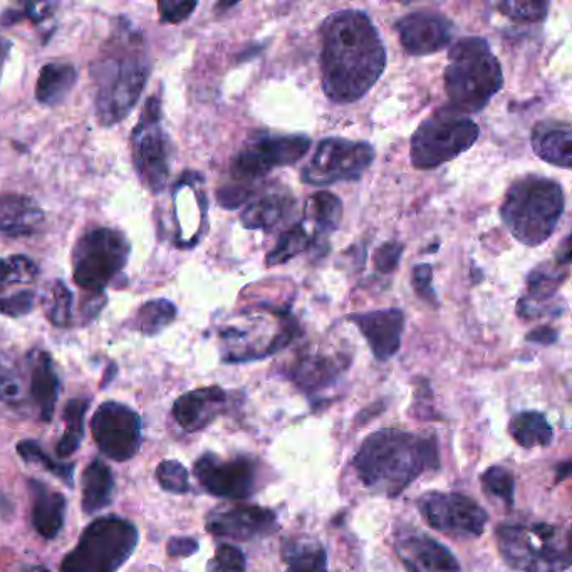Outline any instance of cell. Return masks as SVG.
Here are the masks:
<instances>
[{
  "label": "cell",
  "mask_w": 572,
  "mask_h": 572,
  "mask_svg": "<svg viewBox=\"0 0 572 572\" xmlns=\"http://www.w3.org/2000/svg\"><path fill=\"white\" fill-rule=\"evenodd\" d=\"M177 306L168 299H153L143 304L135 316V329L145 336H156L177 318Z\"/></svg>",
  "instance_id": "obj_36"
},
{
  "label": "cell",
  "mask_w": 572,
  "mask_h": 572,
  "mask_svg": "<svg viewBox=\"0 0 572 572\" xmlns=\"http://www.w3.org/2000/svg\"><path fill=\"white\" fill-rule=\"evenodd\" d=\"M375 148L366 141L326 138L302 168L301 180L311 187L354 182L375 162Z\"/></svg>",
  "instance_id": "obj_13"
},
{
  "label": "cell",
  "mask_w": 572,
  "mask_h": 572,
  "mask_svg": "<svg viewBox=\"0 0 572 572\" xmlns=\"http://www.w3.org/2000/svg\"><path fill=\"white\" fill-rule=\"evenodd\" d=\"M416 505L428 526L453 539L482 536L489 520L487 512L474 499L457 492H428Z\"/></svg>",
  "instance_id": "obj_14"
},
{
  "label": "cell",
  "mask_w": 572,
  "mask_h": 572,
  "mask_svg": "<svg viewBox=\"0 0 572 572\" xmlns=\"http://www.w3.org/2000/svg\"><path fill=\"white\" fill-rule=\"evenodd\" d=\"M193 472L208 494L224 499H249L257 485V465L250 457L224 460L215 453H203Z\"/></svg>",
  "instance_id": "obj_16"
},
{
  "label": "cell",
  "mask_w": 572,
  "mask_h": 572,
  "mask_svg": "<svg viewBox=\"0 0 572 572\" xmlns=\"http://www.w3.org/2000/svg\"><path fill=\"white\" fill-rule=\"evenodd\" d=\"M557 262V260H556ZM562 266L557 262L556 267L542 266L537 267L527 277V294L517 302V314L520 318L536 319L541 318L544 314L542 304L549 301L557 289L561 287L562 281L566 279L567 269H559Z\"/></svg>",
  "instance_id": "obj_27"
},
{
  "label": "cell",
  "mask_w": 572,
  "mask_h": 572,
  "mask_svg": "<svg viewBox=\"0 0 572 572\" xmlns=\"http://www.w3.org/2000/svg\"><path fill=\"white\" fill-rule=\"evenodd\" d=\"M527 341L537 344H554L557 341V331L549 326H541L527 334Z\"/></svg>",
  "instance_id": "obj_52"
},
{
  "label": "cell",
  "mask_w": 572,
  "mask_h": 572,
  "mask_svg": "<svg viewBox=\"0 0 572 572\" xmlns=\"http://www.w3.org/2000/svg\"><path fill=\"white\" fill-rule=\"evenodd\" d=\"M44 224V212L32 198L7 193L0 195V234L27 237Z\"/></svg>",
  "instance_id": "obj_25"
},
{
  "label": "cell",
  "mask_w": 572,
  "mask_h": 572,
  "mask_svg": "<svg viewBox=\"0 0 572 572\" xmlns=\"http://www.w3.org/2000/svg\"><path fill=\"white\" fill-rule=\"evenodd\" d=\"M245 556L239 547L220 544L212 561L207 564V572H245Z\"/></svg>",
  "instance_id": "obj_43"
},
{
  "label": "cell",
  "mask_w": 572,
  "mask_h": 572,
  "mask_svg": "<svg viewBox=\"0 0 572 572\" xmlns=\"http://www.w3.org/2000/svg\"><path fill=\"white\" fill-rule=\"evenodd\" d=\"M499 11L512 21L520 24H534L544 21L549 12V2L532 0V2H502Z\"/></svg>",
  "instance_id": "obj_41"
},
{
  "label": "cell",
  "mask_w": 572,
  "mask_h": 572,
  "mask_svg": "<svg viewBox=\"0 0 572 572\" xmlns=\"http://www.w3.org/2000/svg\"><path fill=\"white\" fill-rule=\"evenodd\" d=\"M91 296L93 297L81 307L84 314H86V321H91V319L96 318L99 312H101V307L104 306V302H106V297H104L103 292H93Z\"/></svg>",
  "instance_id": "obj_53"
},
{
  "label": "cell",
  "mask_w": 572,
  "mask_h": 572,
  "mask_svg": "<svg viewBox=\"0 0 572 572\" xmlns=\"http://www.w3.org/2000/svg\"><path fill=\"white\" fill-rule=\"evenodd\" d=\"M321 79L329 101L356 103L386 68V46L363 11L334 12L321 24Z\"/></svg>",
  "instance_id": "obj_1"
},
{
  "label": "cell",
  "mask_w": 572,
  "mask_h": 572,
  "mask_svg": "<svg viewBox=\"0 0 572 572\" xmlns=\"http://www.w3.org/2000/svg\"><path fill=\"white\" fill-rule=\"evenodd\" d=\"M94 442L106 457L126 462L141 447V418L130 406L116 401L99 405L91 422Z\"/></svg>",
  "instance_id": "obj_15"
},
{
  "label": "cell",
  "mask_w": 572,
  "mask_h": 572,
  "mask_svg": "<svg viewBox=\"0 0 572 572\" xmlns=\"http://www.w3.org/2000/svg\"><path fill=\"white\" fill-rule=\"evenodd\" d=\"M254 187H245V185H234V187L220 188L217 192V200H219L220 207L234 208L240 207L242 203L249 202L250 198L254 197Z\"/></svg>",
  "instance_id": "obj_49"
},
{
  "label": "cell",
  "mask_w": 572,
  "mask_h": 572,
  "mask_svg": "<svg viewBox=\"0 0 572 572\" xmlns=\"http://www.w3.org/2000/svg\"><path fill=\"white\" fill-rule=\"evenodd\" d=\"M17 453L21 455L22 460L27 463H37L41 467L46 468L47 472L56 475L58 479L63 480L68 487H74V465L73 463H59L52 460L44 448L34 440H22L17 443Z\"/></svg>",
  "instance_id": "obj_38"
},
{
  "label": "cell",
  "mask_w": 572,
  "mask_h": 572,
  "mask_svg": "<svg viewBox=\"0 0 572 572\" xmlns=\"http://www.w3.org/2000/svg\"><path fill=\"white\" fill-rule=\"evenodd\" d=\"M480 482H482V489L489 497L502 500L507 507L514 505L515 479L507 468L500 467V465L487 468Z\"/></svg>",
  "instance_id": "obj_39"
},
{
  "label": "cell",
  "mask_w": 572,
  "mask_h": 572,
  "mask_svg": "<svg viewBox=\"0 0 572 572\" xmlns=\"http://www.w3.org/2000/svg\"><path fill=\"white\" fill-rule=\"evenodd\" d=\"M229 396L220 386H207L188 391L173 405V416L178 425L193 433L208 427L227 408Z\"/></svg>",
  "instance_id": "obj_22"
},
{
  "label": "cell",
  "mask_w": 572,
  "mask_h": 572,
  "mask_svg": "<svg viewBox=\"0 0 572 572\" xmlns=\"http://www.w3.org/2000/svg\"><path fill=\"white\" fill-rule=\"evenodd\" d=\"M89 408L88 398H74L68 401L64 408V428L63 438L59 440L56 452L59 457L68 458L73 453L78 452L79 445L84 438V416Z\"/></svg>",
  "instance_id": "obj_35"
},
{
  "label": "cell",
  "mask_w": 572,
  "mask_h": 572,
  "mask_svg": "<svg viewBox=\"0 0 572 572\" xmlns=\"http://www.w3.org/2000/svg\"><path fill=\"white\" fill-rule=\"evenodd\" d=\"M403 245L400 242H386L375 252V267L380 274H391L400 266Z\"/></svg>",
  "instance_id": "obj_46"
},
{
  "label": "cell",
  "mask_w": 572,
  "mask_h": 572,
  "mask_svg": "<svg viewBox=\"0 0 572 572\" xmlns=\"http://www.w3.org/2000/svg\"><path fill=\"white\" fill-rule=\"evenodd\" d=\"M21 398V383L16 373L0 359V401L16 403Z\"/></svg>",
  "instance_id": "obj_48"
},
{
  "label": "cell",
  "mask_w": 572,
  "mask_h": 572,
  "mask_svg": "<svg viewBox=\"0 0 572 572\" xmlns=\"http://www.w3.org/2000/svg\"><path fill=\"white\" fill-rule=\"evenodd\" d=\"M250 318L252 326L222 331L225 363H244L267 358L286 348L301 333L299 324L289 311L264 307V316L252 314Z\"/></svg>",
  "instance_id": "obj_10"
},
{
  "label": "cell",
  "mask_w": 572,
  "mask_h": 572,
  "mask_svg": "<svg viewBox=\"0 0 572 572\" xmlns=\"http://www.w3.org/2000/svg\"><path fill=\"white\" fill-rule=\"evenodd\" d=\"M207 531L215 537L234 541H252L272 536L279 529L277 515L259 505H235L229 509L210 512L205 522Z\"/></svg>",
  "instance_id": "obj_17"
},
{
  "label": "cell",
  "mask_w": 572,
  "mask_h": 572,
  "mask_svg": "<svg viewBox=\"0 0 572 572\" xmlns=\"http://www.w3.org/2000/svg\"><path fill=\"white\" fill-rule=\"evenodd\" d=\"M46 318L56 328H68L71 324V311H73V292L63 281H52L44 292L42 301Z\"/></svg>",
  "instance_id": "obj_37"
},
{
  "label": "cell",
  "mask_w": 572,
  "mask_h": 572,
  "mask_svg": "<svg viewBox=\"0 0 572 572\" xmlns=\"http://www.w3.org/2000/svg\"><path fill=\"white\" fill-rule=\"evenodd\" d=\"M39 276V267L26 255H11L0 259V282L6 284H31Z\"/></svg>",
  "instance_id": "obj_40"
},
{
  "label": "cell",
  "mask_w": 572,
  "mask_h": 572,
  "mask_svg": "<svg viewBox=\"0 0 572 572\" xmlns=\"http://www.w3.org/2000/svg\"><path fill=\"white\" fill-rule=\"evenodd\" d=\"M296 197L286 187H271L249 200L240 222L249 230H272L286 224L296 212Z\"/></svg>",
  "instance_id": "obj_23"
},
{
  "label": "cell",
  "mask_w": 572,
  "mask_h": 572,
  "mask_svg": "<svg viewBox=\"0 0 572 572\" xmlns=\"http://www.w3.org/2000/svg\"><path fill=\"white\" fill-rule=\"evenodd\" d=\"M569 472H571V463H559V468H557V479H566V477H569Z\"/></svg>",
  "instance_id": "obj_55"
},
{
  "label": "cell",
  "mask_w": 572,
  "mask_h": 572,
  "mask_svg": "<svg viewBox=\"0 0 572 572\" xmlns=\"http://www.w3.org/2000/svg\"><path fill=\"white\" fill-rule=\"evenodd\" d=\"M509 433L522 448L547 447L551 445L552 427L541 411H520L510 420Z\"/></svg>",
  "instance_id": "obj_33"
},
{
  "label": "cell",
  "mask_w": 572,
  "mask_h": 572,
  "mask_svg": "<svg viewBox=\"0 0 572 572\" xmlns=\"http://www.w3.org/2000/svg\"><path fill=\"white\" fill-rule=\"evenodd\" d=\"M505 564L519 572H566L572 564L571 532L546 522L500 524L495 531Z\"/></svg>",
  "instance_id": "obj_6"
},
{
  "label": "cell",
  "mask_w": 572,
  "mask_h": 572,
  "mask_svg": "<svg viewBox=\"0 0 572 572\" xmlns=\"http://www.w3.org/2000/svg\"><path fill=\"white\" fill-rule=\"evenodd\" d=\"M341 217H343V203L339 197L321 190L307 200L302 220L312 230V234L316 235L318 242H321L323 237L338 229Z\"/></svg>",
  "instance_id": "obj_30"
},
{
  "label": "cell",
  "mask_w": 572,
  "mask_h": 572,
  "mask_svg": "<svg viewBox=\"0 0 572 572\" xmlns=\"http://www.w3.org/2000/svg\"><path fill=\"white\" fill-rule=\"evenodd\" d=\"M479 136V125L470 116L442 108L423 120L411 136V165L423 172L435 170L470 150Z\"/></svg>",
  "instance_id": "obj_8"
},
{
  "label": "cell",
  "mask_w": 572,
  "mask_h": 572,
  "mask_svg": "<svg viewBox=\"0 0 572 572\" xmlns=\"http://www.w3.org/2000/svg\"><path fill=\"white\" fill-rule=\"evenodd\" d=\"M198 551V542L192 537H172L167 544L168 556L190 557Z\"/></svg>",
  "instance_id": "obj_50"
},
{
  "label": "cell",
  "mask_w": 572,
  "mask_h": 572,
  "mask_svg": "<svg viewBox=\"0 0 572 572\" xmlns=\"http://www.w3.org/2000/svg\"><path fill=\"white\" fill-rule=\"evenodd\" d=\"M130 250V242L120 230H89L74 245V282L86 291L103 292L125 269Z\"/></svg>",
  "instance_id": "obj_9"
},
{
  "label": "cell",
  "mask_w": 572,
  "mask_h": 572,
  "mask_svg": "<svg viewBox=\"0 0 572 572\" xmlns=\"http://www.w3.org/2000/svg\"><path fill=\"white\" fill-rule=\"evenodd\" d=\"M115 495V477L111 468L103 460H93L83 474V510L94 514L113 502Z\"/></svg>",
  "instance_id": "obj_29"
},
{
  "label": "cell",
  "mask_w": 572,
  "mask_h": 572,
  "mask_svg": "<svg viewBox=\"0 0 572 572\" xmlns=\"http://www.w3.org/2000/svg\"><path fill=\"white\" fill-rule=\"evenodd\" d=\"M34 302L36 296L31 291H22L12 297H0V314L9 318H21L32 311Z\"/></svg>",
  "instance_id": "obj_45"
},
{
  "label": "cell",
  "mask_w": 572,
  "mask_h": 572,
  "mask_svg": "<svg viewBox=\"0 0 572 572\" xmlns=\"http://www.w3.org/2000/svg\"><path fill=\"white\" fill-rule=\"evenodd\" d=\"M286 572H329L328 554L318 541L287 539L282 546Z\"/></svg>",
  "instance_id": "obj_32"
},
{
  "label": "cell",
  "mask_w": 572,
  "mask_h": 572,
  "mask_svg": "<svg viewBox=\"0 0 572 572\" xmlns=\"http://www.w3.org/2000/svg\"><path fill=\"white\" fill-rule=\"evenodd\" d=\"M150 73L151 61L143 37L123 22L91 66L96 116L101 125H118L130 115Z\"/></svg>",
  "instance_id": "obj_3"
},
{
  "label": "cell",
  "mask_w": 572,
  "mask_h": 572,
  "mask_svg": "<svg viewBox=\"0 0 572 572\" xmlns=\"http://www.w3.org/2000/svg\"><path fill=\"white\" fill-rule=\"evenodd\" d=\"M156 480L170 494H187L190 490L187 468L177 460H165L156 468Z\"/></svg>",
  "instance_id": "obj_42"
},
{
  "label": "cell",
  "mask_w": 572,
  "mask_h": 572,
  "mask_svg": "<svg viewBox=\"0 0 572 572\" xmlns=\"http://www.w3.org/2000/svg\"><path fill=\"white\" fill-rule=\"evenodd\" d=\"M401 46L411 56H430L452 44L455 24L440 12H411L396 22Z\"/></svg>",
  "instance_id": "obj_18"
},
{
  "label": "cell",
  "mask_w": 572,
  "mask_h": 572,
  "mask_svg": "<svg viewBox=\"0 0 572 572\" xmlns=\"http://www.w3.org/2000/svg\"><path fill=\"white\" fill-rule=\"evenodd\" d=\"M443 86L450 108L474 115L487 108L504 86V74L489 42L482 37L458 39L448 51Z\"/></svg>",
  "instance_id": "obj_4"
},
{
  "label": "cell",
  "mask_w": 572,
  "mask_h": 572,
  "mask_svg": "<svg viewBox=\"0 0 572 572\" xmlns=\"http://www.w3.org/2000/svg\"><path fill=\"white\" fill-rule=\"evenodd\" d=\"M138 539V529L130 520L116 515L96 519L64 557L61 572H118L135 552Z\"/></svg>",
  "instance_id": "obj_7"
},
{
  "label": "cell",
  "mask_w": 572,
  "mask_h": 572,
  "mask_svg": "<svg viewBox=\"0 0 572 572\" xmlns=\"http://www.w3.org/2000/svg\"><path fill=\"white\" fill-rule=\"evenodd\" d=\"M348 366L349 359L344 358L343 354H304L292 364L289 376L312 398L338 385Z\"/></svg>",
  "instance_id": "obj_21"
},
{
  "label": "cell",
  "mask_w": 572,
  "mask_h": 572,
  "mask_svg": "<svg viewBox=\"0 0 572 572\" xmlns=\"http://www.w3.org/2000/svg\"><path fill=\"white\" fill-rule=\"evenodd\" d=\"M195 9L197 2H187V0H163L158 4L160 21L163 24H182L192 16Z\"/></svg>",
  "instance_id": "obj_44"
},
{
  "label": "cell",
  "mask_w": 572,
  "mask_h": 572,
  "mask_svg": "<svg viewBox=\"0 0 572 572\" xmlns=\"http://www.w3.org/2000/svg\"><path fill=\"white\" fill-rule=\"evenodd\" d=\"M566 210V197L559 183L539 175L515 180L505 193L500 217L520 244L537 247L551 239Z\"/></svg>",
  "instance_id": "obj_5"
},
{
  "label": "cell",
  "mask_w": 572,
  "mask_h": 572,
  "mask_svg": "<svg viewBox=\"0 0 572 572\" xmlns=\"http://www.w3.org/2000/svg\"><path fill=\"white\" fill-rule=\"evenodd\" d=\"M432 279V266H428V264H418V266H415V269H413L411 282H413V289H415L416 294L422 297V299H425V301L432 302L433 306H437V294L433 291Z\"/></svg>",
  "instance_id": "obj_47"
},
{
  "label": "cell",
  "mask_w": 572,
  "mask_h": 572,
  "mask_svg": "<svg viewBox=\"0 0 572 572\" xmlns=\"http://www.w3.org/2000/svg\"><path fill=\"white\" fill-rule=\"evenodd\" d=\"M29 487L32 492V526L39 536L52 541L64 526L66 497L37 480H31Z\"/></svg>",
  "instance_id": "obj_26"
},
{
  "label": "cell",
  "mask_w": 572,
  "mask_h": 572,
  "mask_svg": "<svg viewBox=\"0 0 572 572\" xmlns=\"http://www.w3.org/2000/svg\"><path fill=\"white\" fill-rule=\"evenodd\" d=\"M532 148L544 162L569 170L572 165V130L564 121H541L532 130Z\"/></svg>",
  "instance_id": "obj_24"
},
{
  "label": "cell",
  "mask_w": 572,
  "mask_h": 572,
  "mask_svg": "<svg viewBox=\"0 0 572 572\" xmlns=\"http://www.w3.org/2000/svg\"><path fill=\"white\" fill-rule=\"evenodd\" d=\"M11 47V42L0 37V78H2V73H4V66H6L7 58H9V51H11Z\"/></svg>",
  "instance_id": "obj_54"
},
{
  "label": "cell",
  "mask_w": 572,
  "mask_h": 572,
  "mask_svg": "<svg viewBox=\"0 0 572 572\" xmlns=\"http://www.w3.org/2000/svg\"><path fill=\"white\" fill-rule=\"evenodd\" d=\"M348 319L358 326L376 359L386 361L400 351L405 314L398 307L351 314Z\"/></svg>",
  "instance_id": "obj_19"
},
{
  "label": "cell",
  "mask_w": 572,
  "mask_h": 572,
  "mask_svg": "<svg viewBox=\"0 0 572 572\" xmlns=\"http://www.w3.org/2000/svg\"><path fill=\"white\" fill-rule=\"evenodd\" d=\"M353 467L366 489L393 499L420 475L440 467L437 438L395 428L371 433Z\"/></svg>",
  "instance_id": "obj_2"
},
{
  "label": "cell",
  "mask_w": 572,
  "mask_h": 572,
  "mask_svg": "<svg viewBox=\"0 0 572 572\" xmlns=\"http://www.w3.org/2000/svg\"><path fill=\"white\" fill-rule=\"evenodd\" d=\"M76 81L78 73L73 64H46L37 78L36 99L44 106H58L68 98Z\"/></svg>",
  "instance_id": "obj_31"
},
{
  "label": "cell",
  "mask_w": 572,
  "mask_h": 572,
  "mask_svg": "<svg viewBox=\"0 0 572 572\" xmlns=\"http://www.w3.org/2000/svg\"><path fill=\"white\" fill-rule=\"evenodd\" d=\"M309 148L311 140L304 135L257 133L250 136L242 150L232 158L230 175L237 185L252 187L272 170L299 162Z\"/></svg>",
  "instance_id": "obj_12"
},
{
  "label": "cell",
  "mask_w": 572,
  "mask_h": 572,
  "mask_svg": "<svg viewBox=\"0 0 572 572\" xmlns=\"http://www.w3.org/2000/svg\"><path fill=\"white\" fill-rule=\"evenodd\" d=\"M31 396L39 408L42 422H51L58 403L59 376L46 351L31 354Z\"/></svg>",
  "instance_id": "obj_28"
},
{
  "label": "cell",
  "mask_w": 572,
  "mask_h": 572,
  "mask_svg": "<svg viewBox=\"0 0 572 572\" xmlns=\"http://www.w3.org/2000/svg\"><path fill=\"white\" fill-rule=\"evenodd\" d=\"M29 572H51V571H49V569H46V567L37 566V567H31V569H29Z\"/></svg>",
  "instance_id": "obj_56"
},
{
  "label": "cell",
  "mask_w": 572,
  "mask_h": 572,
  "mask_svg": "<svg viewBox=\"0 0 572 572\" xmlns=\"http://www.w3.org/2000/svg\"><path fill=\"white\" fill-rule=\"evenodd\" d=\"M54 11H56L54 2H31V4H26L24 12H17V14L31 19L34 24H39V22L46 21L47 17H51Z\"/></svg>",
  "instance_id": "obj_51"
},
{
  "label": "cell",
  "mask_w": 572,
  "mask_h": 572,
  "mask_svg": "<svg viewBox=\"0 0 572 572\" xmlns=\"http://www.w3.org/2000/svg\"><path fill=\"white\" fill-rule=\"evenodd\" d=\"M133 165L146 190L162 193L170 177L172 145L162 128V103L158 96L148 99L131 136Z\"/></svg>",
  "instance_id": "obj_11"
},
{
  "label": "cell",
  "mask_w": 572,
  "mask_h": 572,
  "mask_svg": "<svg viewBox=\"0 0 572 572\" xmlns=\"http://www.w3.org/2000/svg\"><path fill=\"white\" fill-rule=\"evenodd\" d=\"M395 551L410 572H462L452 552L427 534L403 532L396 537Z\"/></svg>",
  "instance_id": "obj_20"
},
{
  "label": "cell",
  "mask_w": 572,
  "mask_h": 572,
  "mask_svg": "<svg viewBox=\"0 0 572 572\" xmlns=\"http://www.w3.org/2000/svg\"><path fill=\"white\" fill-rule=\"evenodd\" d=\"M314 244H319L316 235L312 234L304 220H299L291 229L282 232L276 247L267 254L266 264L269 267L286 264Z\"/></svg>",
  "instance_id": "obj_34"
}]
</instances>
